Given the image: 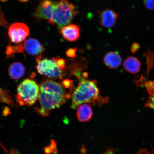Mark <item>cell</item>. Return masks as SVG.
<instances>
[{
  "instance_id": "9c48e42d",
  "label": "cell",
  "mask_w": 154,
  "mask_h": 154,
  "mask_svg": "<svg viewBox=\"0 0 154 154\" xmlns=\"http://www.w3.org/2000/svg\"><path fill=\"white\" fill-rule=\"evenodd\" d=\"M60 33L65 39L74 42L78 39L80 36V29L78 25L69 24L60 29Z\"/></svg>"
},
{
  "instance_id": "2e32d148",
  "label": "cell",
  "mask_w": 154,
  "mask_h": 154,
  "mask_svg": "<svg viewBox=\"0 0 154 154\" xmlns=\"http://www.w3.org/2000/svg\"><path fill=\"white\" fill-rule=\"evenodd\" d=\"M0 102L7 104L12 107H16L12 97L8 92L0 88Z\"/></svg>"
},
{
  "instance_id": "5bb4252c",
  "label": "cell",
  "mask_w": 154,
  "mask_h": 154,
  "mask_svg": "<svg viewBox=\"0 0 154 154\" xmlns=\"http://www.w3.org/2000/svg\"><path fill=\"white\" fill-rule=\"evenodd\" d=\"M26 69L22 63L18 62L13 63L8 69L9 76L13 80H18L24 75Z\"/></svg>"
},
{
  "instance_id": "ffe728a7",
  "label": "cell",
  "mask_w": 154,
  "mask_h": 154,
  "mask_svg": "<svg viewBox=\"0 0 154 154\" xmlns=\"http://www.w3.org/2000/svg\"><path fill=\"white\" fill-rule=\"evenodd\" d=\"M144 5L149 9L154 10V0H143Z\"/></svg>"
},
{
  "instance_id": "8fae6325",
  "label": "cell",
  "mask_w": 154,
  "mask_h": 154,
  "mask_svg": "<svg viewBox=\"0 0 154 154\" xmlns=\"http://www.w3.org/2000/svg\"><path fill=\"white\" fill-rule=\"evenodd\" d=\"M106 66L111 69H115L120 66L122 63V58L119 54L116 52L108 53L103 58Z\"/></svg>"
},
{
  "instance_id": "277c9868",
  "label": "cell",
  "mask_w": 154,
  "mask_h": 154,
  "mask_svg": "<svg viewBox=\"0 0 154 154\" xmlns=\"http://www.w3.org/2000/svg\"><path fill=\"white\" fill-rule=\"evenodd\" d=\"M39 87L34 80L27 78L19 84L15 96L17 103L21 106L30 107L38 99Z\"/></svg>"
},
{
  "instance_id": "30bf717a",
  "label": "cell",
  "mask_w": 154,
  "mask_h": 154,
  "mask_svg": "<svg viewBox=\"0 0 154 154\" xmlns=\"http://www.w3.org/2000/svg\"><path fill=\"white\" fill-rule=\"evenodd\" d=\"M117 18V14L115 11L111 9H106L100 14V24L105 28H112L114 26Z\"/></svg>"
},
{
  "instance_id": "44dd1931",
  "label": "cell",
  "mask_w": 154,
  "mask_h": 154,
  "mask_svg": "<svg viewBox=\"0 0 154 154\" xmlns=\"http://www.w3.org/2000/svg\"><path fill=\"white\" fill-rule=\"evenodd\" d=\"M76 48H70L66 51V55L69 57H76Z\"/></svg>"
},
{
  "instance_id": "7402d4cb",
  "label": "cell",
  "mask_w": 154,
  "mask_h": 154,
  "mask_svg": "<svg viewBox=\"0 0 154 154\" xmlns=\"http://www.w3.org/2000/svg\"><path fill=\"white\" fill-rule=\"evenodd\" d=\"M73 82L72 80L65 79L63 81L62 85L65 88H68L72 86Z\"/></svg>"
},
{
  "instance_id": "ac0fdd59",
  "label": "cell",
  "mask_w": 154,
  "mask_h": 154,
  "mask_svg": "<svg viewBox=\"0 0 154 154\" xmlns=\"http://www.w3.org/2000/svg\"><path fill=\"white\" fill-rule=\"evenodd\" d=\"M0 26L5 28H7L9 26L8 23L5 18L3 13L1 11V6H0Z\"/></svg>"
},
{
  "instance_id": "6da1fadb",
  "label": "cell",
  "mask_w": 154,
  "mask_h": 154,
  "mask_svg": "<svg viewBox=\"0 0 154 154\" xmlns=\"http://www.w3.org/2000/svg\"><path fill=\"white\" fill-rule=\"evenodd\" d=\"M39 87L38 99L40 106L35 107V111L44 117L49 116L51 110L59 108L71 98L62 84L49 79H43Z\"/></svg>"
},
{
  "instance_id": "5b68a950",
  "label": "cell",
  "mask_w": 154,
  "mask_h": 154,
  "mask_svg": "<svg viewBox=\"0 0 154 154\" xmlns=\"http://www.w3.org/2000/svg\"><path fill=\"white\" fill-rule=\"evenodd\" d=\"M37 62L36 69L39 74L50 79H62L65 75L64 69L59 67L57 64L56 57L49 59L40 55L36 59Z\"/></svg>"
},
{
  "instance_id": "484cf974",
  "label": "cell",
  "mask_w": 154,
  "mask_h": 154,
  "mask_svg": "<svg viewBox=\"0 0 154 154\" xmlns=\"http://www.w3.org/2000/svg\"><path fill=\"white\" fill-rule=\"evenodd\" d=\"M10 154H20L19 152L16 149H13L11 150L10 152Z\"/></svg>"
},
{
  "instance_id": "52a82bcc",
  "label": "cell",
  "mask_w": 154,
  "mask_h": 154,
  "mask_svg": "<svg viewBox=\"0 0 154 154\" xmlns=\"http://www.w3.org/2000/svg\"><path fill=\"white\" fill-rule=\"evenodd\" d=\"M29 29L23 23H15L9 27L8 35L11 42L15 44L22 43L29 34Z\"/></svg>"
},
{
  "instance_id": "ba28073f",
  "label": "cell",
  "mask_w": 154,
  "mask_h": 154,
  "mask_svg": "<svg viewBox=\"0 0 154 154\" xmlns=\"http://www.w3.org/2000/svg\"><path fill=\"white\" fill-rule=\"evenodd\" d=\"M23 44L25 51L30 55L35 56L39 55L45 50L43 45L35 38H29L25 40Z\"/></svg>"
},
{
  "instance_id": "d6986e66",
  "label": "cell",
  "mask_w": 154,
  "mask_h": 154,
  "mask_svg": "<svg viewBox=\"0 0 154 154\" xmlns=\"http://www.w3.org/2000/svg\"><path fill=\"white\" fill-rule=\"evenodd\" d=\"M57 64L60 68L64 69L66 67V61L64 59L56 57Z\"/></svg>"
},
{
  "instance_id": "9a60e30c",
  "label": "cell",
  "mask_w": 154,
  "mask_h": 154,
  "mask_svg": "<svg viewBox=\"0 0 154 154\" xmlns=\"http://www.w3.org/2000/svg\"><path fill=\"white\" fill-rule=\"evenodd\" d=\"M24 48L23 44H18L15 45H9L6 50V55L7 57H14V54L16 53H21L24 52Z\"/></svg>"
},
{
  "instance_id": "7a4b0ae2",
  "label": "cell",
  "mask_w": 154,
  "mask_h": 154,
  "mask_svg": "<svg viewBox=\"0 0 154 154\" xmlns=\"http://www.w3.org/2000/svg\"><path fill=\"white\" fill-rule=\"evenodd\" d=\"M78 79L80 81L78 86L71 91V108L75 109L79 106L84 103L101 106L108 103V97H103L100 95L96 80H87L82 76Z\"/></svg>"
},
{
  "instance_id": "e0dca14e",
  "label": "cell",
  "mask_w": 154,
  "mask_h": 154,
  "mask_svg": "<svg viewBox=\"0 0 154 154\" xmlns=\"http://www.w3.org/2000/svg\"><path fill=\"white\" fill-rule=\"evenodd\" d=\"M146 86L150 95L149 99L146 103L145 106L154 109V89L151 83Z\"/></svg>"
},
{
  "instance_id": "4316f807",
  "label": "cell",
  "mask_w": 154,
  "mask_h": 154,
  "mask_svg": "<svg viewBox=\"0 0 154 154\" xmlns=\"http://www.w3.org/2000/svg\"><path fill=\"white\" fill-rule=\"evenodd\" d=\"M0 145H1V147H2V148H3V149L4 150H5V152H6L7 153L8 152L7 151L6 149H5V148L4 147V146L2 145V144L1 143H0Z\"/></svg>"
},
{
  "instance_id": "d4e9b609",
  "label": "cell",
  "mask_w": 154,
  "mask_h": 154,
  "mask_svg": "<svg viewBox=\"0 0 154 154\" xmlns=\"http://www.w3.org/2000/svg\"><path fill=\"white\" fill-rule=\"evenodd\" d=\"M103 154H115V149L112 148H109L106 150Z\"/></svg>"
},
{
  "instance_id": "603a6c76",
  "label": "cell",
  "mask_w": 154,
  "mask_h": 154,
  "mask_svg": "<svg viewBox=\"0 0 154 154\" xmlns=\"http://www.w3.org/2000/svg\"><path fill=\"white\" fill-rule=\"evenodd\" d=\"M140 48V46L139 44L137 43H134L132 44L131 50L132 52L134 53L139 49Z\"/></svg>"
},
{
  "instance_id": "8992f818",
  "label": "cell",
  "mask_w": 154,
  "mask_h": 154,
  "mask_svg": "<svg viewBox=\"0 0 154 154\" xmlns=\"http://www.w3.org/2000/svg\"><path fill=\"white\" fill-rule=\"evenodd\" d=\"M55 0H40L32 16L38 20H49L54 11Z\"/></svg>"
},
{
  "instance_id": "83f0119b",
  "label": "cell",
  "mask_w": 154,
  "mask_h": 154,
  "mask_svg": "<svg viewBox=\"0 0 154 154\" xmlns=\"http://www.w3.org/2000/svg\"><path fill=\"white\" fill-rule=\"evenodd\" d=\"M1 1L3 2H6L7 1H8V0H1Z\"/></svg>"
},
{
  "instance_id": "cb8c5ba5",
  "label": "cell",
  "mask_w": 154,
  "mask_h": 154,
  "mask_svg": "<svg viewBox=\"0 0 154 154\" xmlns=\"http://www.w3.org/2000/svg\"><path fill=\"white\" fill-rule=\"evenodd\" d=\"M44 151L46 154H51L53 152V150L50 146L44 148Z\"/></svg>"
},
{
  "instance_id": "7c38bea8",
  "label": "cell",
  "mask_w": 154,
  "mask_h": 154,
  "mask_svg": "<svg viewBox=\"0 0 154 154\" xmlns=\"http://www.w3.org/2000/svg\"><path fill=\"white\" fill-rule=\"evenodd\" d=\"M141 63L137 58L131 56L125 60L123 67L125 70L132 74H136L140 72Z\"/></svg>"
},
{
  "instance_id": "4fadbf2b",
  "label": "cell",
  "mask_w": 154,
  "mask_h": 154,
  "mask_svg": "<svg viewBox=\"0 0 154 154\" xmlns=\"http://www.w3.org/2000/svg\"><path fill=\"white\" fill-rule=\"evenodd\" d=\"M76 115L77 119L81 122L89 121L93 115L91 107L87 104H82L77 108Z\"/></svg>"
},
{
  "instance_id": "3957f363",
  "label": "cell",
  "mask_w": 154,
  "mask_h": 154,
  "mask_svg": "<svg viewBox=\"0 0 154 154\" xmlns=\"http://www.w3.org/2000/svg\"><path fill=\"white\" fill-rule=\"evenodd\" d=\"M78 14L74 5L67 0L57 1L54 11L48 24L55 25L60 29L72 22Z\"/></svg>"
}]
</instances>
